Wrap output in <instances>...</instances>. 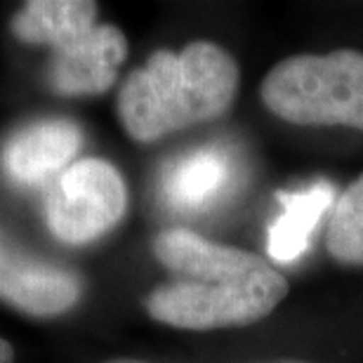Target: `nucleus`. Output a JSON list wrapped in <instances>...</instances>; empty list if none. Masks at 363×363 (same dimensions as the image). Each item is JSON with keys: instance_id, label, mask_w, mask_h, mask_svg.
<instances>
[{"instance_id": "9b49d317", "label": "nucleus", "mask_w": 363, "mask_h": 363, "mask_svg": "<svg viewBox=\"0 0 363 363\" xmlns=\"http://www.w3.org/2000/svg\"><path fill=\"white\" fill-rule=\"evenodd\" d=\"M325 248L340 264L363 267V175L352 182L333 206Z\"/></svg>"}, {"instance_id": "0eeeda50", "label": "nucleus", "mask_w": 363, "mask_h": 363, "mask_svg": "<svg viewBox=\"0 0 363 363\" xmlns=\"http://www.w3.org/2000/svg\"><path fill=\"white\" fill-rule=\"evenodd\" d=\"M83 147V133L74 121L48 118L17 130L0 151V165L21 186L45 184L69 168Z\"/></svg>"}, {"instance_id": "39448f33", "label": "nucleus", "mask_w": 363, "mask_h": 363, "mask_svg": "<svg viewBox=\"0 0 363 363\" xmlns=\"http://www.w3.org/2000/svg\"><path fill=\"white\" fill-rule=\"evenodd\" d=\"M81 279L19 250L0 231V297L31 316H57L81 300Z\"/></svg>"}, {"instance_id": "7ed1b4c3", "label": "nucleus", "mask_w": 363, "mask_h": 363, "mask_svg": "<svg viewBox=\"0 0 363 363\" xmlns=\"http://www.w3.org/2000/svg\"><path fill=\"white\" fill-rule=\"evenodd\" d=\"M264 106L295 125L363 133V52L333 50L279 62L259 85Z\"/></svg>"}, {"instance_id": "4468645a", "label": "nucleus", "mask_w": 363, "mask_h": 363, "mask_svg": "<svg viewBox=\"0 0 363 363\" xmlns=\"http://www.w3.org/2000/svg\"><path fill=\"white\" fill-rule=\"evenodd\" d=\"M274 363H307V361H293V359H288V361H274Z\"/></svg>"}, {"instance_id": "1a4fd4ad", "label": "nucleus", "mask_w": 363, "mask_h": 363, "mask_svg": "<svg viewBox=\"0 0 363 363\" xmlns=\"http://www.w3.org/2000/svg\"><path fill=\"white\" fill-rule=\"evenodd\" d=\"M276 201L281 213L267 229V255L279 264H290L307 252L325 210L335 206V189L330 182H314L300 191H279Z\"/></svg>"}, {"instance_id": "ddd939ff", "label": "nucleus", "mask_w": 363, "mask_h": 363, "mask_svg": "<svg viewBox=\"0 0 363 363\" xmlns=\"http://www.w3.org/2000/svg\"><path fill=\"white\" fill-rule=\"evenodd\" d=\"M106 363H144V361H135V359H116V361H106Z\"/></svg>"}, {"instance_id": "9d476101", "label": "nucleus", "mask_w": 363, "mask_h": 363, "mask_svg": "<svg viewBox=\"0 0 363 363\" xmlns=\"http://www.w3.org/2000/svg\"><path fill=\"white\" fill-rule=\"evenodd\" d=\"M97 26V3L88 0H31L12 17V33L28 45L64 48Z\"/></svg>"}, {"instance_id": "6e6552de", "label": "nucleus", "mask_w": 363, "mask_h": 363, "mask_svg": "<svg viewBox=\"0 0 363 363\" xmlns=\"http://www.w3.org/2000/svg\"><path fill=\"white\" fill-rule=\"evenodd\" d=\"M236 175V163L229 149L199 147L175 158L163 172V199L179 213L210 208L229 191Z\"/></svg>"}, {"instance_id": "423d86ee", "label": "nucleus", "mask_w": 363, "mask_h": 363, "mask_svg": "<svg viewBox=\"0 0 363 363\" xmlns=\"http://www.w3.org/2000/svg\"><path fill=\"white\" fill-rule=\"evenodd\" d=\"M125 57L128 40L121 28L97 24L52 52L48 69L50 88L64 97L101 94L116 83Z\"/></svg>"}, {"instance_id": "20e7f679", "label": "nucleus", "mask_w": 363, "mask_h": 363, "mask_svg": "<svg viewBox=\"0 0 363 363\" xmlns=\"http://www.w3.org/2000/svg\"><path fill=\"white\" fill-rule=\"evenodd\" d=\"M128 208L121 172L101 158L71 163L48 189L45 220L62 243L83 245L111 231Z\"/></svg>"}, {"instance_id": "f257e3e1", "label": "nucleus", "mask_w": 363, "mask_h": 363, "mask_svg": "<svg viewBox=\"0 0 363 363\" xmlns=\"http://www.w3.org/2000/svg\"><path fill=\"white\" fill-rule=\"evenodd\" d=\"M154 255L172 279L147 297L149 316L182 330L252 325L288 295V281L250 250L208 241L189 229L154 238Z\"/></svg>"}, {"instance_id": "f8f14e48", "label": "nucleus", "mask_w": 363, "mask_h": 363, "mask_svg": "<svg viewBox=\"0 0 363 363\" xmlns=\"http://www.w3.org/2000/svg\"><path fill=\"white\" fill-rule=\"evenodd\" d=\"M14 361V350L7 340L0 337V363H12Z\"/></svg>"}, {"instance_id": "f03ea898", "label": "nucleus", "mask_w": 363, "mask_h": 363, "mask_svg": "<svg viewBox=\"0 0 363 363\" xmlns=\"http://www.w3.org/2000/svg\"><path fill=\"white\" fill-rule=\"evenodd\" d=\"M238 83L236 60L215 43H191L182 52L158 50L121 85L116 111L135 142H156L224 116Z\"/></svg>"}]
</instances>
